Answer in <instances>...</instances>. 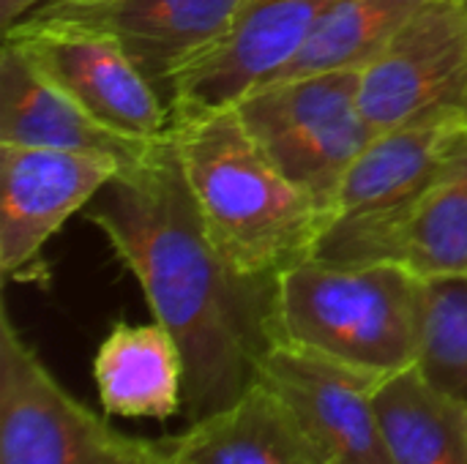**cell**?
I'll list each match as a JSON object with an SVG mask.
<instances>
[{
    "label": "cell",
    "instance_id": "obj_17",
    "mask_svg": "<svg viewBox=\"0 0 467 464\" xmlns=\"http://www.w3.org/2000/svg\"><path fill=\"white\" fill-rule=\"evenodd\" d=\"M394 263L424 282L467 276V129L410 211Z\"/></svg>",
    "mask_w": 467,
    "mask_h": 464
},
{
    "label": "cell",
    "instance_id": "obj_18",
    "mask_svg": "<svg viewBox=\"0 0 467 464\" xmlns=\"http://www.w3.org/2000/svg\"><path fill=\"white\" fill-rule=\"evenodd\" d=\"M427 3L430 0H339L301 52L263 85L323 71H361Z\"/></svg>",
    "mask_w": 467,
    "mask_h": 464
},
{
    "label": "cell",
    "instance_id": "obj_2",
    "mask_svg": "<svg viewBox=\"0 0 467 464\" xmlns=\"http://www.w3.org/2000/svg\"><path fill=\"white\" fill-rule=\"evenodd\" d=\"M170 139L208 235L235 268L282 276L312 257L323 216L279 172L235 107L172 115Z\"/></svg>",
    "mask_w": 467,
    "mask_h": 464
},
{
    "label": "cell",
    "instance_id": "obj_10",
    "mask_svg": "<svg viewBox=\"0 0 467 464\" xmlns=\"http://www.w3.org/2000/svg\"><path fill=\"white\" fill-rule=\"evenodd\" d=\"M115 429L74 399L0 312V464H79Z\"/></svg>",
    "mask_w": 467,
    "mask_h": 464
},
{
    "label": "cell",
    "instance_id": "obj_3",
    "mask_svg": "<svg viewBox=\"0 0 467 464\" xmlns=\"http://www.w3.org/2000/svg\"><path fill=\"white\" fill-rule=\"evenodd\" d=\"M424 279L405 265L304 260L279 279V345L391 377L416 366Z\"/></svg>",
    "mask_w": 467,
    "mask_h": 464
},
{
    "label": "cell",
    "instance_id": "obj_21",
    "mask_svg": "<svg viewBox=\"0 0 467 464\" xmlns=\"http://www.w3.org/2000/svg\"><path fill=\"white\" fill-rule=\"evenodd\" d=\"M44 3L47 0H0V27H3V33L8 27H14L22 16H27L30 11L44 5Z\"/></svg>",
    "mask_w": 467,
    "mask_h": 464
},
{
    "label": "cell",
    "instance_id": "obj_6",
    "mask_svg": "<svg viewBox=\"0 0 467 464\" xmlns=\"http://www.w3.org/2000/svg\"><path fill=\"white\" fill-rule=\"evenodd\" d=\"M3 41L107 129L145 142L170 134V104L109 33L27 14Z\"/></svg>",
    "mask_w": 467,
    "mask_h": 464
},
{
    "label": "cell",
    "instance_id": "obj_15",
    "mask_svg": "<svg viewBox=\"0 0 467 464\" xmlns=\"http://www.w3.org/2000/svg\"><path fill=\"white\" fill-rule=\"evenodd\" d=\"M93 377L107 416L167 421L183 413V353L156 320L145 325L115 323L99 345Z\"/></svg>",
    "mask_w": 467,
    "mask_h": 464
},
{
    "label": "cell",
    "instance_id": "obj_22",
    "mask_svg": "<svg viewBox=\"0 0 467 464\" xmlns=\"http://www.w3.org/2000/svg\"><path fill=\"white\" fill-rule=\"evenodd\" d=\"M47 3H66V0H47Z\"/></svg>",
    "mask_w": 467,
    "mask_h": 464
},
{
    "label": "cell",
    "instance_id": "obj_20",
    "mask_svg": "<svg viewBox=\"0 0 467 464\" xmlns=\"http://www.w3.org/2000/svg\"><path fill=\"white\" fill-rule=\"evenodd\" d=\"M79 464H172L170 462V440L150 443V440L129 438L115 429Z\"/></svg>",
    "mask_w": 467,
    "mask_h": 464
},
{
    "label": "cell",
    "instance_id": "obj_11",
    "mask_svg": "<svg viewBox=\"0 0 467 464\" xmlns=\"http://www.w3.org/2000/svg\"><path fill=\"white\" fill-rule=\"evenodd\" d=\"M260 380L290 405L328 464H394L375 410V388L386 377L276 345Z\"/></svg>",
    "mask_w": 467,
    "mask_h": 464
},
{
    "label": "cell",
    "instance_id": "obj_1",
    "mask_svg": "<svg viewBox=\"0 0 467 464\" xmlns=\"http://www.w3.org/2000/svg\"><path fill=\"white\" fill-rule=\"evenodd\" d=\"M88 222L140 282L153 320L175 336L189 424L260 383V366L279 345L282 276L246 273L219 252L170 134L93 197Z\"/></svg>",
    "mask_w": 467,
    "mask_h": 464
},
{
    "label": "cell",
    "instance_id": "obj_9",
    "mask_svg": "<svg viewBox=\"0 0 467 464\" xmlns=\"http://www.w3.org/2000/svg\"><path fill=\"white\" fill-rule=\"evenodd\" d=\"M339 0H241L230 30L172 82V115L233 107L285 68Z\"/></svg>",
    "mask_w": 467,
    "mask_h": 464
},
{
    "label": "cell",
    "instance_id": "obj_7",
    "mask_svg": "<svg viewBox=\"0 0 467 464\" xmlns=\"http://www.w3.org/2000/svg\"><path fill=\"white\" fill-rule=\"evenodd\" d=\"M358 104L372 137L435 109L467 112V0H430L361 68Z\"/></svg>",
    "mask_w": 467,
    "mask_h": 464
},
{
    "label": "cell",
    "instance_id": "obj_8",
    "mask_svg": "<svg viewBox=\"0 0 467 464\" xmlns=\"http://www.w3.org/2000/svg\"><path fill=\"white\" fill-rule=\"evenodd\" d=\"M123 170L112 156L0 145V271L5 279L44 276L49 238Z\"/></svg>",
    "mask_w": 467,
    "mask_h": 464
},
{
    "label": "cell",
    "instance_id": "obj_19",
    "mask_svg": "<svg viewBox=\"0 0 467 464\" xmlns=\"http://www.w3.org/2000/svg\"><path fill=\"white\" fill-rule=\"evenodd\" d=\"M416 369L467 407V276L424 282V325Z\"/></svg>",
    "mask_w": 467,
    "mask_h": 464
},
{
    "label": "cell",
    "instance_id": "obj_13",
    "mask_svg": "<svg viewBox=\"0 0 467 464\" xmlns=\"http://www.w3.org/2000/svg\"><path fill=\"white\" fill-rule=\"evenodd\" d=\"M159 142V139H156ZM156 142L123 137L74 98L44 79L27 60L3 41L0 46V145L52 148L112 156L123 167L142 161Z\"/></svg>",
    "mask_w": 467,
    "mask_h": 464
},
{
    "label": "cell",
    "instance_id": "obj_5",
    "mask_svg": "<svg viewBox=\"0 0 467 464\" xmlns=\"http://www.w3.org/2000/svg\"><path fill=\"white\" fill-rule=\"evenodd\" d=\"M361 71H323L260 85L233 107L244 126L326 219L345 175L372 142L358 104Z\"/></svg>",
    "mask_w": 467,
    "mask_h": 464
},
{
    "label": "cell",
    "instance_id": "obj_16",
    "mask_svg": "<svg viewBox=\"0 0 467 464\" xmlns=\"http://www.w3.org/2000/svg\"><path fill=\"white\" fill-rule=\"evenodd\" d=\"M375 410L394 464H467V407L416 366L375 388Z\"/></svg>",
    "mask_w": 467,
    "mask_h": 464
},
{
    "label": "cell",
    "instance_id": "obj_4",
    "mask_svg": "<svg viewBox=\"0 0 467 464\" xmlns=\"http://www.w3.org/2000/svg\"><path fill=\"white\" fill-rule=\"evenodd\" d=\"M465 129V109H435L372 137L345 175L309 260L350 268L394 263L410 211Z\"/></svg>",
    "mask_w": 467,
    "mask_h": 464
},
{
    "label": "cell",
    "instance_id": "obj_14",
    "mask_svg": "<svg viewBox=\"0 0 467 464\" xmlns=\"http://www.w3.org/2000/svg\"><path fill=\"white\" fill-rule=\"evenodd\" d=\"M172 464H328L290 405L263 380L170 440Z\"/></svg>",
    "mask_w": 467,
    "mask_h": 464
},
{
    "label": "cell",
    "instance_id": "obj_12",
    "mask_svg": "<svg viewBox=\"0 0 467 464\" xmlns=\"http://www.w3.org/2000/svg\"><path fill=\"white\" fill-rule=\"evenodd\" d=\"M241 0H66L30 14L109 33L170 104L175 77L230 30Z\"/></svg>",
    "mask_w": 467,
    "mask_h": 464
}]
</instances>
